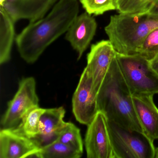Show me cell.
Instances as JSON below:
<instances>
[{
	"mask_svg": "<svg viewBox=\"0 0 158 158\" xmlns=\"http://www.w3.org/2000/svg\"><path fill=\"white\" fill-rule=\"evenodd\" d=\"M77 0H59L48 15L30 23L15 38L21 57L29 64L37 60L46 49L66 33L78 15Z\"/></svg>",
	"mask_w": 158,
	"mask_h": 158,
	"instance_id": "obj_1",
	"label": "cell"
},
{
	"mask_svg": "<svg viewBox=\"0 0 158 158\" xmlns=\"http://www.w3.org/2000/svg\"><path fill=\"white\" fill-rule=\"evenodd\" d=\"M97 102L98 111L105 114L109 122L143 135L132 94L121 73L116 56L98 92Z\"/></svg>",
	"mask_w": 158,
	"mask_h": 158,
	"instance_id": "obj_2",
	"label": "cell"
},
{
	"mask_svg": "<svg viewBox=\"0 0 158 158\" xmlns=\"http://www.w3.org/2000/svg\"><path fill=\"white\" fill-rule=\"evenodd\" d=\"M158 27V15L120 13L111 16L105 31L116 52L132 55L137 53L149 33Z\"/></svg>",
	"mask_w": 158,
	"mask_h": 158,
	"instance_id": "obj_3",
	"label": "cell"
},
{
	"mask_svg": "<svg viewBox=\"0 0 158 158\" xmlns=\"http://www.w3.org/2000/svg\"><path fill=\"white\" fill-rule=\"evenodd\" d=\"M116 58L132 96L158 94V74L149 60L138 53L125 55L116 52Z\"/></svg>",
	"mask_w": 158,
	"mask_h": 158,
	"instance_id": "obj_4",
	"label": "cell"
},
{
	"mask_svg": "<svg viewBox=\"0 0 158 158\" xmlns=\"http://www.w3.org/2000/svg\"><path fill=\"white\" fill-rule=\"evenodd\" d=\"M108 123L115 158H155L156 148L143 134Z\"/></svg>",
	"mask_w": 158,
	"mask_h": 158,
	"instance_id": "obj_5",
	"label": "cell"
},
{
	"mask_svg": "<svg viewBox=\"0 0 158 158\" xmlns=\"http://www.w3.org/2000/svg\"><path fill=\"white\" fill-rule=\"evenodd\" d=\"M39 102L35 78L28 77L22 79L17 92L9 102L8 109L2 117L1 128L15 129L29 111L39 107Z\"/></svg>",
	"mask_w": 158,
	"mask_h": 158,
	"instance_id": "obj_6",
	"label": "cell"
},
{
	"mask_svg": "<svg viewBox=\"0 0 158 158\" xmlns=\"http://www.w3.org/2000/svg\"><path fill=\"white\" fill-rule=\"evenodd\" d=\"M85 138L88 158H115L105 114L98 111L87 126Z\"/></svg>",
	"mask_w": 158,
	"mask_h": 158,
	"instance_id": "obj_7",
	"label": "cell"
},
{
	"mask_svg": "<svg viewBox=\"0 0 158 158\" xmlns=\"http://www.w3.org/2000/svg\"><path fill=\"white\" fill-rule=\"evenodd\" d=\"M97 95L91 75L85 68L72 101L73 113L80 123L88 125L98 111Z\"/></svg>",
	"mask_w": 158,
	"mask_h": 158,
	"instance_id": "obj_8",
	"label": "cell"
},
{
	"mask_svg": "<svg viewBox=\"0 0 158 158\" xmlns=\"http://www.w3.org/2000/svg\"><path fill=\"white\" fill-rule=\"evenodd\" d=\"M116 52L110 40H102L93 44L87 56V70L93 80L95 91L98 93L108 73Z\"/></svg>",
	"mask_w": 158,
	"mask_h": 158,
	"instance_id": "obj_9",
	"label": "cell"
},
{
	"mask_svg": "<svg viewBox=\"0 0 158 158\" xmlns=\"http://www.w3.org/2000/svg\"><path fill=\"white\" fill-rule=\"evenodd\" d=\"M58 0H5L3 7L13 21L36 22L44 17Z\"/></svg>",
	"mask_w": 158,
	"mask_h": 158,
	"instance_id": "obj_10",
	"label": "cell"
},
{
	"mask_svg": "<svg viewBox=\"0 0 158 158\" xmlns=\"http://www.w3.org/2000/svg\"><path fill=\"white\" fill-rule=\"evenodd\" d=\"M65 110L63 107L46 109L40 116L39 133L30 139L40 149L58 140L67 123L64 121Z\"/></svg>",
	"mask_w": 158,
	"mask_h": 158,
	"instance_id": "obj_11",
	"label": "cell"
},
{
	"mask_svg": "<svg viewBox=\"0 0 158 158\" xmlns=\"http://www.w3.org/2000/svg\"><path fill=\"white\" fill-rule=\"evenodd\" d=\"M97 23L85 12L77 15L66 32L65 39L78 54L79 60L86 50L96 34Z\"/></svg>",
	"mask_w": 158,
	"mask_h": 158,
	"instance_id": "obj_12",
	"label": "cell"
},
{
	"mask_svg": "<svg viewBox=\"0 0 158 158\" xmlns=\"http://www.w3.org/2000/svg\"><path fill=\"white\" fill-rule=\"evenodd\" d=\"M39 149L30 139L12 129H1L0 158L34 157Z\"/></svg>",
	"mask_w": 158,
	"mask_h": 158,
	"instance_id": "obj_13",
	"label": "cell"
},
{
	"mask_svg": "<svg viewBox=\"0 0 158 158\" xmlns=\"http://www.w3.org/2000/svg\"><path fill=\"white\" fill-rule=\"evenodd\" d=\"M154 95L132 96L135 110L143 135L154 145L158 139V108L153 101Z\"/></svg>",
	"mask_w": 158,
	"mask_h": 158,
	"instance_id": "obj_14",
	"label": "cell"
},
{
	"mask_svg": "<svg viewBox=\"0 0 158 158\" xmlns=\"http://www.w3.org/2000/svg\"><path fill=\"white\" fill-rule=\"evenodd\" d=\"M0 13V64H2L10 60L13 44L15 40V23L2 6Z\"/></svg>",
	"mask_w": 158,
	"mask_h": 158,
	"instance_id": "obj_15",
	"label": "cell"
},
{
	"mask_svg": "<svg viewBox=\"0 0 158 158\" xmlns=\"http://www.w3.org/2000/svg\"><path fill=\"white\" fill-rule=\"evenodd\" d=\"M83 153L75 149L56 140L45 146L35 153L34 157L39 158H79Z\"/></svg>",
	"mask_w": 158,
	"mask_h": 158,
	"instance_id": "obj_16",
	"label": "cell"
},
{
	"mask_svg": "<svg viewBox=\"0 0 158 158\" xmlns=\"http://www.w3.org/2000/svg\"><path fill=\"white\" fill-rule=\"evenodd\" d=\"M45 110L38 107L30 110L24 115L19 126L12 130L29 139L35 136L39 133L40 120Z\"/></svg>",
	"mask_w": 158,
	"mask_h": 158,
	"instance_id": "obj_17",
	"label": "cell"
},
{
	"mask_svg": "<svg viewBox=\"0 0 158 158\" xmlns=\"http://www.w3.org/2000/svg\"><path fill=\"white\" fill-rule=\"evenodd\" d=\"M58 140L83 153V142L80 129L73 123H67L60 133Z\"/></svg>",
	"mask_w": 158,
	"mask_h": 158,
	"instance_id": "obj_18",
	"label": "cell"
},
{
	"mask_svg": "<svg viewBox=\"0 0 158 158\" xmlns=\"http://www.w3.org/2000/svg\"><path fill=\"white\" fill-rule=\"evenodd\" d=\"M154 0H115L116 10L120 14L148 12Z\"/></svg>",
	"mask_w": 158,
	"mask_h": 158,
	"instance_id": "obj_19",
	"label": "cell"
},
{
	"mask_svg": "<svg viewBox=\"0 0 158 158\" xmlns=\"http://www.w3.org/2000/svg\"><path fill=\"white\" fill-rule=\"evenodd\" d=\"M137 53L149 61L158 55V27L149 33L139 48Z\"/></svg>",
	"mask_w": 158,
	"mask_h": 158,
	"instance_id": "obj_20",
	"label": "cell"
},
{
	"mask_svg": "<svg viewBox=\"0 0 158 158\" xmlns=\"http://www.w3.org/2000/svg\"><path fill=\"white\" fill-rule=\"evenodd\" d=\"M89 14L102 15L106 12L116 10L115 0H78Z\"/></svg>",
	"mask_w": 158,
	"mask_h": 158,
	"instance_id": "obj_21",
	"label": "cell"
},
{
	"mask_svg": "<svg viewBox=\"0 0 158 158\" xmlns=\"http://www.w3.org/2000/svg\"><path fill=\"white\" fill-rule=\"evenodd\" d=\"M148 12L151 14L158 15V0H154Z\"/></svg>",
	"mask_w": 158,
	"mask_h": 158,
	"instance_id": "obj_22",
	"label": "cell"
},
{
	"mask_svg": "<svg viewBox=\"0 0 158 158\" xmlns=\"http://www.w3.org/2000/svg\"><path fill=\"white\" fill-rule=\"evenodd\" d=\"M150 61L151 64L154 71L158 74V54Z\"/></svg>",
	"mask_w": 158,
	"mask_h": 158,
	"instance_id": "obj_23",
	"label": "cell"
},
{
	"mask_svg": "<svg viewBox=\"0 0 158 158\" xmlns=\"http://www.w3.org/2000/svg\"><path fill=\"white\" fill-rule=\"evenodd\" d=\"M158 158V148L156 149V154H155V158Z\"/></svg>",
	"mask_w": 158,
	"mask_h": 158,
	"instance_id": "obj_24",
	"label": "cell"
}]
</instances>
